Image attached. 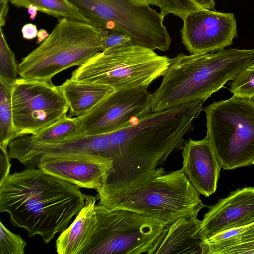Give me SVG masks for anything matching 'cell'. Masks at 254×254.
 <instances>
[{
  "mask_svg": "<svg viewBox=\"0 0 254 254\" xmlns=\"http://www.w3.org/2000/svg\"><path fill=\"white\" fill-rule=\"evenodd\" d=\"M13 83L0 76V146L7 148L15 139L12 103Z\"/></svg>",
  "mask_w": 254,
  "mask_h": 254,
  "instance_id": "22",
  "label": "cell"
},
{
  "mask_svg": "<svg viewBox=\"0 0 254 254\" xmlns=\"http://www.w3.org/2000/svg\"><path fill=\"white\" fill-rule=\"evenodd\" d=\"M200 195L182 169L167 172L161 167L97 197L98 204L107 208L131 210L168 225L181 217L197 216L206 206Z\"/></svg>",
  "mask_w": 254,
  "mask_h": 254,
  "instance_id": "4",
  "label": "cell"
},
{
  "mask_svg": "<svg viewBox=\"0 0 254 254\" xmlns=\"http://www.w3.org/2000/svg\"><path fill=\"white\" fill-rule=\"evenodd\" d=\"M251 100L253 101V102L254 103V96L251 98Z\"/></svg>",
  "mask_w": 254,
  "mask_h": 254,
  "instance_id": "34",
  "label": "cell"
},
{
  "mask_svg": "<svg viewBox=\"0 0 254 254\" xmlns=\"http://www.w3.org/2000/svg\"><path fill=\"white\" fill-rule=\"evenodd\" d=\"M233 95L251 98L254 96V63L243 70L230 84Z\"/></svg>",
  "mask_w": 254,
  "mask_h": 254,
  "instance_id": "25",
  "label": "cell"
},
{
  "mask_svg": "<svg viewBox=\"0 0 254 254\" xmlns=\"http://www.w3.org/2000/svg\"><path fill=\"white\" fill-rule=\"evenodd\" d=\"M206 100L200 99L151 112L129 126L109 133L112 168L110 186L131 183L163 165L182 149L185 136L193 130V121Z\"/></svg>",
  "mask_w": 254,
  "mask_h": 254,
  "instance_id": "1",
  "label": "cell"
},
{
  "mask_svg": "<svg viewBox=\"0 0 254 254\" xmlns=\"http://www.w3.org/2000/svg\"><path fill=\"white\" fill-rule=\"evenodd\" d=\"M60 88L69 106V117L84 115L116 91L113 87L68 79Z\"/></svg>",
  "mask_w": 254,
  "mask_h": 254,
  "instance_id": "18",
  "label": "cell"
},
{
  "mask_svg": "<svg viewBox=\"0 0 254 254\" xmlns=\"http://www.w3.org/2000/svg\"><path fill=\"white\" fill-rule=\"evenodd\" d=\"M182 150L181 169L190 182L205 197L214 193L221 167L208 138L185 140Z\"/></svg>",
  "mask_w": 254,
  "mask_h": 254,
  "instance_id": "15",
  "label": "cell"
},
{
  "mask_svg": "<svg viewBox=\"0 0 254 254\" xmlns=\"http://www.w3.org/2000/svg\"><path fill=\"white\" fill-rule=\"evenodd\" d=\"M85 203L76 218L56 241L59 254H83L90 243L97 223L95 196L84 194Z\"/></svg>",
  "mask_w": 254,
  "mask_h": 254,
  "instance_id": "17",
  "label": "cell"
},
{
  "mask_svg": "<svg viewBox=\"0 0 254 254\" xmlns=\"http://www.w3.org/2000/svg\"><path fill=\"white\" fill-rule=\"evenodd\" d=\"M92 24L129 36L134 45L167 51L171 39L160 13L144 0H67Z\"/></svg>",
  "mask_w": 254,
  "mask_h": 254,
  "instance_id": "8",
  "label": "cell"
},
{
  "mask_svg": "<svg viewBox=\"0 0 254 254\" xmlns=\"http://www.w3.org/2000/svg\"><path fill=\"white\" fill-rule=\"evenodd\" d=\"M128 44H133L129 36L120 32H109L105 38L104 50L114 46Z\"/></svg>",
  "mask_w": 254,
  "mask_h": 254,
  "instance_id": "27",
  "label": "cell"
},
{
  "mask_svg": "<svg viewBox=\"0 0 254 254\" xmlns=\"http://www.w3.org/2000/svg\"><path fill=\"white\" fill-rule=\"evenodd\" d=\"M201 8L204 9L215 10L214 0H193Z\"/></svg>",
  "mask_w": 254,
  "mask_h": 254,
  "instance_id": "31",
  "label": "cell"
},
{
  "mask_svg": "<svg viewBox=\"0 0 254 254\" xmlns=\"http://www.w3.org/2000/svg\"><path fill=\"white\" fill-rule=\"evenodd\" d=\"M109 31L85 22L64 18L49 36L18 65L20 78L52 82L58 73L80 66L102 51Z\"/></svg>",
  "mask_w": 254,
  "mask_h": 254,
  "instance_id": "5",
  "label": "cell"
},
{
  "mask_svg": "<svg viewBox=\"0 0 254 254\" xmlns=\"http://www.w3.org/2000/svg\"><path fill=\"white\" fill-rule=\"evenodd\" d=\"M149 5L158 6L160 13L164 17L173 14L182 20L189 13L203 9L193 0H144Z\"/></svg>",
  "mask_w": 254,
  "mask_h": 254,
  "instance_id": "23",
  "label": "cell"
},
{
  "mask_svg": "<svg viewBox=\"0 0 254 254\" xmlns=\"http://www.w3.org/2000/svg\"><path fill=\"white\" fill-rule=\"evenodd\" d=\"M0 33V76L14 82L18 74L15 54L8 46L1 27Z\"/></svg>",
  "mask_w": 254,
  "mask_h": 254,
  "instance_id": "24",
  "label": "cell"
},
{
  "mask_svg": "<svg viewBox=\"0 0 254 254\" xmlns=\"http://www.w3.org/2000/svg\"><path fill=\"white\" fill-rule=\"evenodd\" d=\"M9 0H0V27L5 25L8 11V2Z\"/></svg>",
  "mask_w": 254,
  "mask_h": 254,
  "instance_id": "30",
  "label": "cell"
},
{
  "mask_svg": "<svg viewBox=\"0 0 254 254\" xmlns=\"http://www.w3.org/2000/svg\"><path fill=\"white\" fill-rule=\"evenodd\" d=\"M201 220L206 239L219 233L254 223V187L232 191L214 205Z\"/></svg>",
  "mask_w": 254,
  "mask_h": 254,
  "instance_id": "14",
  "label": "cell"
},
{
  "mask_svg": "<svg viewBox=\"0 0 254 254\" xmlns=\"http://www.w3.org/2000/svg\"><path fill=\"white\" fill-rule=\"evenodd\" d=\"M254 63V48L179 54L171 59L160 86L152 94V112L197 100H206Z\"/></svg>",
  "mask_w": 254,
  "mask_h": 254,
  "instance_id": "3",
  "label": "cell"
},
{
  "mask_svg": "<svg viewBox=\"0 0 254 254\" xmlns=\"http://www.w3.org/2000/svg\"><path fill=\"white\" fill-rule=\"evenodd\" d=\"M83 134L77 117L66 116L38 133L30 135V137L32 139L42 143H58L73 139Z\"/></svg>",
  "mask_w": 254,
  "mask_h": 254,
  "instance_id": "21",
  "label": "cell"
},
{
  "mask_svg": "<svg viewBox=\"0 0 254 254\" xmlns=\"http://www.w3.org/2000/svg\"><path fill=\"white\" fill-rule=\"evenodd\" d=\"M38 30L37 26L32 23L24 25L22 28V34L23 38L32 40L37 36Z\"/></svg>",
  "mask_w": 254,
  "mask_h": 254,
  "instance_id": "29",
  "label": "cell"
},
{
  "mask_svg": "<svg viewBox=\"0 0 254 254\" xmlns=\"http://www.w3.org/2000/svg\"><path fill=\"white\" fill-rule=\"evenodd\" d=\"M10 159L8 148L0 146V184L10 175Z\"/></svg>",
  "mask_w": 254,
  "mask_h": 254,
  "instance_id": "28",
  "label": "cell"
},
{
  "mask_svg": "<svg viewBox=\"0 0 254 254\" xmlns=\"http://www.w3.org/2000/svg\"><path fill=\"white\" fill-rule=\"evenodd\" d=\"M27 243L0 221V254H24Z\"/></svg>",
  "mask_w": 254,
  "mask_h": 254,
  "instance_id": "26",
  "label": "cell"
},
{
  "mask_svg": "<svg viewBox=\"0 0 254 254\" xmlns=\"http://www.w3.org/2000/svg\"><path fill=\"white\" fill-rule=\"evenodd\" d=\"M28 12L30 15V18L32 20H33L35 18L37 11H38V9L36 6L30 5L28 8Z\"/></svg>",
  "mask_w": 254,
  "mask_h": 254,
  "instance_id": "33",
  "label": "cell"
},
{
  "mask_svg": "<svg viewBox=\"0 0 254 254\" xmlns=\"http://www.w3.org/2000/svg\"><path fill=\"white\" fill-rule=\"evenodd\" d=\"M9 1L17 7L28 8L30 5L36 6L38 11L60 19L66 18L93 25L67 0H9Z\"/></svg>",
  "mask_w": 254,
  "mask_h": 254,
  "instance_id": "20",
  "label": "cell"
},
{
  "mask_svg": "<svg viewBox=\"0 0 254 254\" xmlns=\"http://www.w3.org/2000/svg\"><path fill=\"white\" fill-rule=\"evenodd\" d=\"M49 34L48 33L47 31L43 29H40L38 30L37 34V43L41 44L49 36Z\"/></svg>",
  "mask_w": 254,
  "mask_h": 254,
  "instance_id": "32",
  "label": "cell"
},
{
  "mask_svg": "<svg viewBox=\"0 0 254 254\" xmlns=\"http://www.w3.org/2000/svg\"><path fill=\"white\" fill-rule=\"evenodd\" d=\"M95 210L97 226L83 254H147L167 225L129 210L98 204Z\"/></svg>",
  "mask_w": 254,
  "mask_h": 254,
  "instance_id": "9",
  "label": "cell"
},
{
  "mask_svg": "<svg viewBox=\"0 0 254 254\" xmlns=\"http://www.w3.org/2000/svg\"><path fill=\"white\" fill-rule=\"evenodd\" d=\"M14 138L35 135L67 116L69 105L53 82L17 78L12 92Z\"/></svg>",
  "mask_w": 254,
  "mask_h": 254,
  "instance_id": "10",
  "label": "cell"
},
{
  "mask_svg": "<svg viewBox=\"0 0 254 254\" xmlns=\"http://www.w3.org/2000/svg\"><path fill=\"white\" fill-rule=\"evenodd\" d=\"M206 243L208 254H254V223L219 233Z\"/></svg>",
  "mask_w": 254,
  "mask_h": 254,
  "instance_id": "19",
  "label": "cell"
},
{
  "mask_svg": "<svg viewBox=\"0 0 254 254\" xmlns=\"http://www.w3.org/2000/svg\"><path fill=\"white\" fill-rule=\"evenodd\" d=\"M112 160L98 154L54 153L42 155L33 168L66 180L79 188L99 190L111 171Z\"/></svg>",
  "mask_w": 254,
  "mask_h": 254,
  "instance_id": "13",
  "label": "cell"
},
{
  "mask_svg": "<svg viewBox=\"0 0 254 254\" xmlns=\"http://www.w3.org/2000/svg\"><path fill=\"white\" fill-rule=\"evenodd\" d=\"M171 59L134 44L103 50L74 70L70 78L111 86L116 91L147 87L163 75Z\"/></svg>",
  "mask_w": 254,
  "mask_h": 254,
  "instance_id": "6",
  "label": "cell"
},
{
  "mask_svg": "<svg viewBox=\"0 0 254 254\" xmlns=\"http://www.w3.org/2000/svg\"><path fill=\"white\" fill-rule=\"evenodd\" d=\"M181 30L182 43L191 54L217 51L231 45L237 36L233 13L201 9L188 14Z\"/></svg>",
  "mask_w": 254,
  "mask_h": 254,
  "instance_id": "12",
  "label": "cell"
},
{
  "mask_svg": "<svg viewBox=\"0 0 254 254\" xmlns=\"http://www.w3.org/2000/svg\"><path fill=\"white\" fill-rule=\"evenodd\" d=\"M84 203L76 185L38 168L10 174L0 184V212L8 213L11 224L25 229L29 237L41 235L46 244L67 228Z\"/></svg>",
  "mask_w": 254,
  "mask_h": 254,
  "instance_id": "2",
  "label": "cell"
},
{
  "mask_svg": "<svg viewBox=\"0 0 254 254\" xmlns=\"http://www.w3.org/2000/svg\"><path fill=\"white\" fill-rule=\"evenodd\" d=\"M152 105V94L147 87L115 91L77 118L85 135L111 133L151 113Z\"/></svg>",
  "mask_w": 254,
  "mask_h": 254,
  "instance_id": "11",
  "label": "cell"
},
{
  "mask_svg": "<svg viewBox=\"0 0 254 254\" xmlns=\"http://www.w3.org/2000/svg\"><path fill=\"white\" fill-rule=\"evenodd\" d=\"M201 220L181 217L167 225L147 254H208Z\"/></svg>",
  "mask_w": 254,
  "mask_h": 254,
  "instance_id": "16",
  "label": "cell"
},
{
  "mask_svg": "<svg viewBox=\"0 0 254 254\" xmlns=\"http://www.w3.org/2000/svg\"><path fill=\"white\" fill-rule=\"evenodd\" d=\"M208 138L221 168L254 164V103L233 95L204 109Z\"/></svg>",
  "mask_w": 254,
  "mask_h": 254,
  "instance_id": "7",
  "label": "cell"
}]
</instances>
